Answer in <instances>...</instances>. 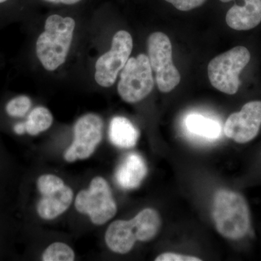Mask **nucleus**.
Here are the masks:
<instances>
[{
  "mask_svg": "<svg viewBox=\"0 0 261 261\" xmlns=\"http://www.w3.org/2000/svg\"><path fill=\"white\" fill-rule=\"evenodd\" d=\"M185 126L190 135L206 141L218 140L221 135V124L219 121L198 113L187 116Z\"/></svg>",
  "mask_w": 261,
  "mask_h": 261,
  "instance_id": "4468645a",
  "label": "nucleus"
},
{
  "mask_svg": "<svg viewBox=\"0 0 261 261\" xmlns=\"http://www.w3.org/2000/svg\"><path fill=\"white\" fill-rule=\"evenodd\" d=\"M154 82L148 56L130 58L120 73L118 92L128 103L140 102L152 92Z\"/></svg>",
  "mask_w": 261,
  "mask_h": 261,
  "instance_id": "423d86ee",
  "label": "nucleus"
},
{
  "mask_svg": "<svg viewBox=\"0 0 261 261\" xmlns=\"http://www.w3.org/2000/svg\"><path fill=\"white\" fill-rule=\"evenodd\" d=\"M75 207L80 214L87 215L92 224L97 226L106 224L117 213L111 187L101 176H96L91 181L88 190L79 192Z\"/></svg>",
  "mask_w": 261,
  "mask_h": 261,
  "instance_id": "39448f33",
  "label": "nucleus"
},
{
  "mask_svg": "<svg viewBox=\"0 0 261 261\" xmlns=\"http://www.w3.org/2000/svg\"><path fill=\"white\" fill-rule=\"evenodd\" d=\"M13 130H14V132L16 135H23L25 133V123H16L14 127H13Z\"/></svg>",
  "mask_w": 261,
  "mask_h": 261,
  "instance_id": "4be33fe9",
  "label": "nucleus"
},
{
  "mask_svg": "<svg viewBox=\"0 0 261 261\" xmlns=\"http://www.w3.org/2000/svg\"><path fill=\"white\" fill-rule=\"evenodd\" d=\"M32 102L27 95H18L12 98L5 106V112L12 118H23L32 108Z\"/></svg>",
  "mask_w": 261,
  "mask_h": 261,
  "instance_id": "a211bd4d",
  "label": "nucleus"
},
{
  "mask_svg": "<svg viewBox=\"0 0 261 261\" xmlns=\"http://www.w3.org/2000/svg\"><path fill=\"white\" fill-rule=\"evenodd\" d=\"M228 3L232 0H220ZM235 4L228 10L226 23L236 31H249L261 23V0H234Z\"/></svg>",
  "mask_w": 261,
  "mask_h": 261,
  "instance_id": "f8f14e48",
  "label": "nucleus"
},
{
  "mask_svg": "<svg viewBox=\"0 0 261 261\" xmlns=\"http://www.w3.org/2000/svg\"><path fill=\"white\" fill-rule=\"evenodd\" d=\"M53 123V116L47 108L39 106L29 113L27 121L24 122L25 132L31 136H37L50 128Z\"/></svg>",
  "mask_w": 261,
  "mask_h": 261,
  "instance_id": "dca6fc26",
  "label": "nucleus"
},
{
  "mask_svg": "<svg viewBox=\"0 0 261 261\" xmlns=\"http://www.w3.org/2000/svg\"><path fill=\"white\" fill-rule=\"evenodd\" d=\"M251 55L243 46L235 47L216 56L207 67L209 80L215 89L232 95L238 92L240 75L250 63Z\"/></svg>",
  "mask_w": 261,
  "mask_h": 261,
  "instance_id": "20e7f679",
  "label": "nucleus"
},
{
  "mask_svg": "<svg viewBox=\"0 0 261 261\" xmlns=\"http://www.w3.org/2000/svg\"><path fill=\"white\" fill-rule=\"evenodd\" d=\"M47 3H53V4H63L67 5H75L80 3L82 0H43Z\"/></svg>",
  "mask_w": 261,
  "mask_h": 261,
  "instance_id": "412c9836",
  "label": "nucleus"
},
{
  "mask_svg": "<svg viewBox=\"0 0 261 261\" xmlns=\"http://www.w3.org/2000/svg\"><path fill=\"white\" fill-rule=\"evenodd\" d=\"M180 11H189L199 8L206 0H166Z\"/></svg>",
  "mask_w": 261,
  "mask_h": 261,
  "instance_id": "6ab92c4d",
  "label": "nucleus"
},
{
  "mask_svg": "<svg viewBox=\"0 0 261 261\" xmlns=\"http://www.w3.org/2000/svg\"><path fill=\"white\" fill-rule=\"evenodd\" d=\"M147 173V165L142 156L130 153L117 168V184L123 190H134L140 187Z\"/></svg>",
  "mask_w": 261,
  "mask_h": 261,
  "instance_id": "ddd939ff",
  "label": "nucleus"
},
{
  "mask_svg": "<svg viewBox=\"0 0 261 261\" xmlns=\"http://www.w3.org/2000/svg\"><path fill=\"white\" fill-rule=\"evenodd\" d=\"M261 128V101L244 105L239 112L230 115L224 127V135L238 144L251 142Z\"/></svg>",
  "mask_w": 261,
  "mask_h": 261,
  "instance_id": "9b49d317",
  "label": "nucleus"
},
{
  "mask_svg": "<svg viewBox=\"0 0 261 261\" xmlns=\"http://www.w3.org/2000/svg\"><path fill=\"white\" fill-rule=\"evenodd\" d=\"M10 0H0V5H3L5 4V3H8Z\"/></svg>",
  "mask_w": 261,
  "mask_h": 261,
  "instance_id": "5701e85b",
  "label": "nucleus"
},
{
  "mask_svg": "<svg viewBox=\"0 0 261 261\" xmlns=\"http://www.w3.org/2000/svg\"><path fill=\"white\" fill-rule=\"evenodd\" d=\"M156 261H200V258L190 255H181V254L166 252L161 254L155 258Z\"/></svg>",
  "mask_w": 261,
  "mask_h": 261,
  "instance_id": "aec40b11",
  "label": "nucleus"
},
{
  "mask_svg": "<svg viewBox=\"0 0 261 261\" xmlns=\"http://www.w3.org/2000/svg\"><path fill=\"white\" fill-rule=\"evenodd\" d=\"M133 49V39L129 33L118 31L113 38L111 49L98 58L94 79L102 87H112L118 73L129 59Z\"/></svg>",
  "mask_w": 261,
  "mask_h": 261,
  "instance_id": "1a4fd4ad",
  "label": "nucleus"
},
{
  "mask_svg": "<svg viewBox=\"0 0 261 261\" xmlns=\"http://www.w3.org/2000/svg\"><path fill=\"white\" fill-rule=\"evenodd\" d=\"M147 51L159 90L164 93L171 92L180 83L181 75L173 63L169 38L162 32L152 33L147 39Z\"/></svg>",
  "mask_w": 261,
  "mask_h": 261,
  "instance_id": "0eeeda50",
  "label": "nucleus"
},
{
  "mask_svg": "<svg viewBox=\"0 0 261 261\" xmlns=\"http://www.w3.org/2000/svg\"><path fill=\"white\" fill-rule=\"evenodd\" d=\"M161 226L159 213L152 208L144 209L129 221L118 220L111 223L106 231L105 240L111 251L128 253L137 241L152 240Z\"/></svg>",
  "mask_w": 261,
  "mask_h": 261,
  "instance_id": "7ed1b4c3",
  "label": "nucleus"
},
{
  "mask_svg": "<svg viewBox=\"0 0 261 261\" xmlns=\"http://www.w3.org/2000/svg\"><path fill=\"white\" fill-rule=\"evenodd\" d=\"M75 22L70 17L51 15L38 37L36 53L44 69L54 71L64 64L73 41Z\"/></svg>",
  "mask_w": 261,
  "mask_h": 261,
  "instance_id": "f03ea898",
  "label": "nucleus"
},
{
  "mask_svg": "<svg viewBox=\"0 0 261 261\" xmlns=\"http://www.w3.org/2000/svg\"><path fill=\"white\" fill-rule=\"evenodd\" d=\"M103 121L94 113H88L75 122L74 139L66 149L64 159L68 163L89 159L102 139Z\"/></svg>",
  "mask_w": 261,
  "mask_h": 261,
  "instance_id": "9d476101",
  "label": "nucleus"
},
{
  "mask_svg": "<svg viewBox=\"0 0 261 261\" xmlns=\"http://www.w3.org/2000/svg\"><path fill=\"white\" fill-rule=\"evenodd\" d=\"M213 216L216 229L228 240H243L252 231L251 214L246 199L231 190L216 192Z\"/></svg>",
  "mask_w": 261,
  "mask_h": 261,
  "instance_id": "f257e3e1",
  "label": "nucleus"
},
{
  "mask_svg": "<svg viewBox=\"0 0 261 261\" xmlns=\"http://www.w3.org/2000/svg\"><path fill=\"white\" fill-rule=\"evenodd\" d=\"M37 188L42 198L37 211L41 219H56L69 208L73 200V192L59 176L44 174L38 178Z\"/></svg>",
  "mask_w": 261,
  "mask_h": 261,
  "instance_id": "6e6552de",
  "label": "nucleus"
},
{
  "mask_svg": "<svg viewBox=\"0 0 261 261\" xmlns=\"http://www.w3.org/2000/svg\"><path fill=\"white\" fill-rule=\"evenodd\" d=\"M139 137L138 129L125 117L116 116L111 120L109 139L113 145L120 148H130L135 147Z\"/></svg>",
  "mask_w": 261,
  "mask_h": 261,
  "instance_id": "2eb2a0df",
  "label": "nucleus"
},
{
  "mask_svg": "<svg viewBox=\"0 0 261 261\" xmlns=\"http://www.w3.org/2000/svg\"><path fill=\"white\" fill-rule=\"evenodd\" d=\"M75 252L73 249L64 243L57 242L49 245L42 255L44 261H73Z\"/></svg>",
  "mask_w": 261,
  "mask_h": 261,
  "instance_id": "f3484780",
  "label": "nucleus"
}]
</instances>
